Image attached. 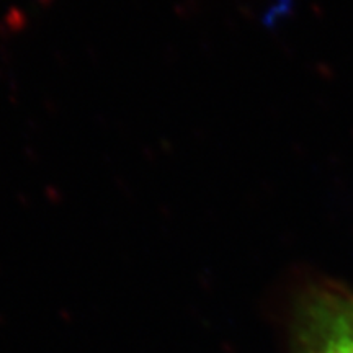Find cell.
Listing matches in <instances>:
<instances>
[{
	"label": "cell",
	"instance_id": "cell-1",
	"mask_svg": "<svg viewBox=\"0 0 353 353\" xmlns=\"http://www.w3.org/2000/svg\"><path fill=\"white\" fill-rule=\"evenodd\" d=\"M299 327L298 353H353L352 294L329 286L311 290Z\"/></svg>",
	"mask_w": 353,
	"mask_h": 353
},
{
	"label": "cell",
	"instance_id": "cell-2",
	"mask_svg": "<svg viewBox=\"0 0 353 353\" xmlns=\"http://www.w3.org/2000/svg\"><path fill=\"white\" fill-rule=\"evenodd\" d=\"M352 307H353V294H352Z\"/></svg>",
	"mask_w": 353,
	"mask_h": 353
}]
</instances>
